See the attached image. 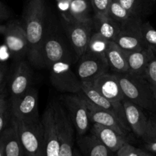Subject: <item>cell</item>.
<instances>
[{"label": "cell", "mask_w": 156, "mask_h": 156, "mask_svg": "<svg viewBox=\"0 0 156 156\" xmlns=\"http://www.w3.org/2000/svg\"><path fill=\"white\" fill-rule=\"evenodd\" d=\"M47 4L45 0H27L23 11V25L28 41L27 59L32 66L44 68L42 50L45 41Z\"/></svg>", "instance_id": "1"}, {"label": "cell", "mask_w": 156, "mask_h": 156, "mask_svg": "<svg viewBox=\"0 0 156 156\" xmlns=\"http://www.w3.org/2000/svg\"><path fill=\"white\" fill-rule=\"evenodd\" d=\"M117 75L125 98L143 109H155L156 101L152 86L146 79L129 72Z\"/></svg>", "instance_id": "2"}, {"label": "cell", "mask_w": 156, "mask_h": 156, "mask_svg": "<svg viewBox=\"0 0 156 156\" xmlns=\"http://www.w3.org/2000/svg\"><path fill=\"white\" fill-rule=\"evenodd\" d=\"M11 123L15 126L26 156H44V129L41 120L27 123L12 116Z\"/></svg>", "instance_id": "3"}, {"label": "cell", "mask_w": 156, "mask_h": 156, "mask_svg": "<svg viewBox=\"0 0 156 156\" xmlns=\"http://www.w3.org/2000/svg\"><path fill=\"white\" fill-rule=\"evenodd\" d=\"M48 69L50 82L56 91L66 94H78L82 91V82L72 70L69 59L57 61Z\"/></svg>", "instance_id": "4"}, {"label": "cell", "mask_w": 156, "mask_h": 156, "mask_svg": "<svg viewBox=\"0 0 156 156\" xmlns=\"http://www.w3.org/2000/svg\"><path fill=\"white\" fill-rule=\"evenodd\" d=\"M60 100L68 111L77 136L87 134L91 123L88 116V108L81 93L63 94L60 97Z\"/></svg>", "instance_id": "5"}, {"label": "cell", "mask_w": 156, "mask_h": 156, "mask_svg": "<svg viewBox=\"0 0 156 156\" xmlns=\"http://www.w3.org/2000/svg\"><path fill=\"white\" fill-rule=\"evenodd\" d=\"M58 139L60 147V156H73L75 127L69 114L59 102L52 101Z\"/></svg>", "instance_id": "6"}, {"label": "cell", "mask_w": 156, "mask_h": 156, "mask_svg": "<svg viewBox=\"0 0 156 156\" xmlns=\"http://www.w3.org/2000/svg\"><path fill=\"white\" fill-rule=\"evenodd\" d=\"M12 117L27 123H38L41 120L38 111L37 90L30 87L23 95L10 101Z\"/></svg>", "instance_id": "7"}, {"label": "cell", "mask_w": 156, "mask_h": 156, "mask_svg": "<svg viewBox=\"0 0 156 156\" xmlns=\"http://www.w3.org/2000/svg\"><path fill=\"white\" fill-rule=\"evenodd\" d=\"M3 35L5 43L15 59H21L24 56H27L29 50L28 41L22 22L17 20L8 22Z\"/></svg>", "instance_id": "8"}, {"label": "cell", "mask_w": 156, "mask_h": 156, "mask_svg": "<svg viewBox=\"0 0 156 156\" xmlns=\"http://www.w3.org/2000/svg\"><path fill=\"white\" fill-rule=\"evenodd\" d=\"M109 69V65L105 56L86 52L79 57L77 76L81 82H91L101 75L108 73Z\"/></svg>", "instance_id": "9"}, {"label": "cell", "mask_w": 156, "mask_h": 156, "mask_svg": "<svg viewBox=\"0 0 156 156\" xmlns=\"http://www.w3.org/2000/svg\"><path fill=\"white\" fill-rule=\"evenodd\" d=\"M92 24L93 21H64V26L68 34L69 39L79 57H81L88 50V44L92 35Z\"/></svg>", "instance_id": "10"}, {"label": "cell", "mask_w": 156, "mask_h": 156, "mask_svg": "<svg viewBox=\"0 0 156 156\" xmlns=\"http://www.w3.org/2000/svg\"><path fill=\"white\" fill-rule=\"evenodd\" d=\"M41 122L44 129V156H60V147L52 103L48 104L43 113Z\"/></svg>", "instance_id": "11"}, {"label": "cell", "mask_w": 156, "mask_h": 156, "mask_svg": "<svg viewBox=\"0 0 156 156\" xmlns=\"http://www.w3.org/2000/svg\"><path fill=\"white\" fill-rule=\"evenodd\" d=\"M80 93L88 108V116L91 123H97L111 128L121 135L127 136L128 131L130 129L121 121L118 117L103 108L98 107L91 101L88 100L82 91Z\"/></svg>", "instance_id": "12"}, {"label": "cell", "mask_w": 156, "mask_h": 156, "mask_svg": "<svg viewBox=\"0 0 156 156\" xmlns=\"http://www.w3.org/2000/svg\"><path fill=\"white\" fill-rule=\"evenodd\" d=\"M33 71L30 65L26 61L20 60L16 65L10 85V101L16 100L24 94L30 88Z\"/></svg>", "instance_id": "13"}, {"label": "cell", "mask_w": 156, "mask_h": 156, "mask_svg": "<svg viewBox=\"0 0 156 156\" xmlns=\"http://www.w3.org/2000/svg\"><path fill=\"white\" fill-rule=\"evenodd\" d=\"M89 82L102 95L110 101L117 104L123 103L125 96L116 73L108 72Z\"/></svg>", "instance_id": "14"}, {"label": "cell", "mask_w": 156, "mask_h": 156, "mask_svg": "<svg viewBox=\"0 0 156 156\" xmlns=\"http://www.w3.org/2000/svg\"><path fill=\"white\" fill-rule=\"evenodd\" d=\"M82 92L93 104L118 117L121 121L129 127L125 117L123 103L117 104L110 101L95 89L89 82H82Z\"/></svg>", "instance_id": "15"}, {"label": "cell", "mask_w": 156, "mask_h": 156, "mask_svg": "<svg viewBox=\"0 0 156 156\" xmlns=\"http://www.w3.org/2000/svg\"><path fill=\"white\" fill-rule=\"evenodd\" d=\"M125 117L129 129L135 135L143 139L147 130L149 118L143 111V108L125 98L123 101Z\"/></svg>", "instance_id": "16"}, {"label": "cell", "mask_w": 156, "mask_h": 156, "mask_svg": "<svg viewBox=\"0 0 156 156\" xmlns=\"http://www.w3.org/2000/svg\"><path fill=\"white\" fill-rule=\"evenodd\" d=\"M42 59L44 68L49 67L57 61L69 59V54L63 43L56 37H46L43 46ZM70 60V59H69Z\"/></svg>", "instance_id": "17"}, {"label": "cell", "mask_w": 156, "mask_h": 156, "mask_svg": "<svg viewBox=\"0 0 156 156\" xmlns=\"http://www.w3.org/2000/svg\"><path fill=\"white\" fill-rule=\"evenodd\" d=\"M90 133L97 136V138L114 153H116L123 145L128 143L126 136L121 135L111 128L97 123H92Z\"/></svg>", "instance_id": "18"}, {"label": "cell", "mask_w": 156, "mask_h": 156, "mask_svg": "<svg viewBox=\"0 0 156 156\" xmlns=\"http://www.w3.org/2000/svg\"><path fill=\"white\" fill-rule=\"evenodd\" d=\"M108 15L120 25L121 29H140L141 18L129 13L117 0H113L108 11Z\"/></svg>", "instance_id": "19"}, {"label": "cell", "mask_w": 156, "mask_h": 156, "mask_svg": "<svg viewBox=\"0 0 156 156\" xmlns=\"http://www.w3.org/2000/svg\"><path fill=\"white\" fill-rule=\"evenodd\" d=\"M114 41L126 51H140L148 48L140 29H121Z\"/></svg>", "instance_id": "20"}, {"label": "cell", "mask_w": 156, "mask_h": 156, "mask_svg": "<svg viewBox=\"0 0 156 156\" xmlns=\"http://www.w3.org/2000/svg\"><path fill=\"white\" fill-rule=\"evenodd\" d=\"M77 143L82 156H112L114 153L91 133L77 136Z\"/></svg>", "instance_id": "21"}, {"label": "cell", "mask_w": 156, "mask_h": 156, "mask_svg": "<svg viewBox=\"0 0 156 156\" xmlns=\"http://www.w3.org/2000/svg\"><path fill=\"white\" fill-rule=\"evenodd\" d=\"M4 156H26L15 126L12 123L0 134Z\"/></svg>", "instance_id": "22"}, {"label": "cell", "mask_w": 156, "mask_h": 156, "mask_svg": "<svg viewBox=\"0 0 156 156\" xmlns=\"http://www.w3.org/2000/svg\"><path fill=\"white\" fill-rule=\"evenodd\" d=\"M155 56L154 52L149 48L140 51H126L128 72L143 77L148 64Z\"/></svg>", "instance_id": "23"}, {"label": "cell", "mask_w": 156, "mask_h": 156, "mask_svg": "<svg viewBox=\"0 0 156 156\" xmlns=\"http://www.w3.org/2000/svg\"><path fill=\"white\" fill-rule=\"evenodd\" d=\"M106 59L110 69L113 73L120 74L128 72V62L126 51L119 47L114 41H111L106 51Z\"/></svg>", "instance_id": "24"}, {"label": "cell", "mask_w": 156, "mask_h": 156, "mask_svg": "<svg viewBox=\"0 0 156 156\" xmlns=\"http://www.w3.org/2000/svg\"><path fill=\"white\" fill-rule=\"evenodd\" d=\"M93 24L97 30L96 32L111 41H114L121 30L120 25L108 15H94Z\"/></svg>", "instance_id": "25"}, {"label": "cell", "mask_w": 156, "mask_h": 156, "mask_svg": "<svg viewBox=\"0 0 156 156\" xmlns=\"http://www.w3.org/2000/svg\"><path fill=\"white\" fill-rule=\"evenodd\" d=\"M91 7L90 0H71L68 18L64 19V21H93L90 15Z\"/></svg>", "instance_id": "26"}, {"label": "cell", "mask_w": 156, "mask_h": 156, "mask_svg": "<svg viewBox=\"0 0 156 156\" xmlns=\"http://www.w3.org/2000/svg\"><path fill=\"white\" fill-rule=\"evenodd\" d=\"M110 42L111 41L102 36L98 32H95L91 35L87 52L98 55V56H105Z\"/></svg>", "instance_id": "27"}, {"label": "cell", "mask_w": 156, "mask_h": 156, "mask_svg": "<svg viewBox=\"0 0 156 156\" xmlns=\"http://www.w3.org/2000/svg\"><path fill=\"white\" fill-rule=\"evenodd\" d=\"M11 119L10 100H8L7 95L5 93H0V134L9 126Z\"/></svg>", "instance_id": "28"}, {"label": "cell", "mask_w": 156, "mask_h": 156, "mask_svg": "<svg viewBox=\"0 0 156 156\" xmlns=\"http://www.w3.org/2000/svg\"><path fill=\"white\" fill-rule=\"evenodd\" d=\"M140 33L148 48L151 49L156 55V30L148 21L143 22Z\"/></svg>", "instance_id": "29"}, {"label": "cell", "mask_w": 156, "mask_h": 156, "mask_svg": "<svg viewBox=\"0 0 156 156\" xmlns=\"http://www.w3.org/2000/svg\"><path fill=\"white\" fill-rule=\"evenodd\" d=\"M129 13L136 17L141 18L146 12V0H117Z\"/></svg>", "instance_id": "30"}, {"label": "cell", "mask_w": 156, "mask_h": 156, "mask_svg": "<svg viewBox=\"0 0 156 156\" xmlns=\"http://www.w3.org/2000/svg\"><path fill=\"white\" fill-rule=\"evenodd\" d=\"M94 15H108L113 0H90Z\"/></svg>", "instance_id": "31"}, {"label": "cell", "mask_w": 156, "mask_h": 156, "mask_svg": "<svg viewBox=\"0 0 156 156\" xmlns=\"http://www.w3.org/2000/svg\"><path fill=\"white\" fill-rule=\"evenodd\" d=\"M143 78L146 79L150 85L156 86V55L148 64Z\"/></svg>", "instance_id": "32"}, {"label": "cell", "mask_w": 156, "mask_h": 156, "mask_svg": "<svg viewBox=\"0 0 156 156\" xmlns=\"http://www.w3.org/2000/svg\"><path fill=\"white\" fill-rule=\"evenodd\" d=\"M143 149H138L129 143L123 145L117 152V156H141Z\"/></svg>", "instance_id": "33"}, {"label": "cell", "mask_w": 156, "mask_h": 156, "mask_svg": "<svg viewBox=\"0 0 156 156\" xmlns=\"http://www.w3.org/2000/svg\"><path fill=\"white\" fill-rule=\"evenodd\" d=\"M142 140H156V117L149 118L147 130H146V135Z\"/></svg>", "instance_id": "34"}, {"label": "cell", "mask_w": 156, "mask_h": 156, "mask_svg": "<svg viewBox=\"0 0 156 156\" xmlns=\"http://www.w3.org/2000/svg\"><path fill=\"white\" fill-rule=\"evenodd\" d=\"M57 4V7L59 12H61L62 18L66 19L69 15V10L70 3L71 0H55Z\"/></svg>", "instance_id": "35"}, {"label": "cell", "mask_w": 156, "mask_h": 156, "mask_svg": "<svg viewBox=\"0 0 156 156\" xmlns=\"http://www.w3.org/2000/svg\"><path fill=\"white\" fill-rule=\"evenodd\" d=\"M144 142V147L146 150L152 153L156 154V140H143Z\"/></svg>", "instance_id": "36"}, {"label": "cell", "mask_w": 156, "mask_h": 156, "mask_svg": "<svg viewBox=\"0 0 156 156\" xmlns=\"http://www.w3.org/2000/svg\"><path fill=\"white\" fill-rule=\"evenodd\" d=\"M10 11L0 1V20H6L10 18Z\"/></svg>", "instance_id": "37"}, {"label": "cell", "mask_w": 156, "mask_h": 156, "mask_svg": "<svg viewBox=\"0 0 156 156\" xmlns=\"http://www.w3.org/2000/svg\"><path fill=\"white\" fill-rule=\"evenodd\" d=\"M5 74H6V69L4 66L0 65V87L2 85L3 82H4V79L5 78Z\"/></svg>", "instance_id": "38"}, {"label": "cell", "mask_w": 156, "mask_h": 156, "mask_svg": "<svg viewBox=\"0 0 156 156\" xmlns=\"http://www.w3.org/2000/svg\"><path fill=\"white\" fill-rule=\"evenodd\" d=\"M6 30V24H0V34H4Z\"/></svg>", "instance_id": "39"}, {"label": "cell", "mask_w": 156, "mask_h": 156, "mask_svg": "<svg viewBox=\"0 0 156 156\" xmlns=\"http://www.w3.org/2000/svg\"><path fill=\"white\" fill-rule=\"evenodd\" d=\"M73 156H82V155L81 154L80 151H79V149L75 148L74 151H73Z\"/></svg>", "instance_id": "40"}, {"label": "cell", "mask_w": 156, "mask_h": 156, "mask_svg": "<svg viewBox=\"0 0 156 156\" xmlns=\"http://www.w3.org/2000/svg\"><path fill=\"white\" fill-rule=\"evenodd\" d=\"M141 156H155V155H153L152 154H151V152H146V151L143 150V152H142Z\"/></svg>", "instance_id": "41"}, {"label": "cell", "mask_w": 156, "mask_h": 156, "mask_svg": "<svg viewBox=\"0 0 156 156\" xmlns=\"http://www.w3.org/2000/svg\"><path fill=\"white\" fill-rule=\"evenodd\" d=\"M0 156H4V152H3L2 144L1 139H0Z\"/></svg>", "instance_id": "42"}, {"label": "cell", "mask_w": 156, "mask_h": 156, "mask_svg": "<svg viewBox=\"0 0 156 156\" xmlns=\"http://www.w3.org/2000/svg\"><path fill=\"white\" fill-rule=\"evenodd\" d=\"M151 86H152V91H153L154 97H155V101H156V86H154V85H151Z\"/></svg>", "instance_id": "43"}, {"label": "cell", "mask_w": 156, "mask_h": 156, "mask_svg": "<svg viewBox=\"0 0 156 156\" xmlns=\"http://www.w3.org/2000/svg\"><path fill=\"white\" fill-rule=\"evenodd\" d=\"M151 1H152V2H155L156 0H151Z\"/></svg>", "instance_id": "44"}]
</instances>
